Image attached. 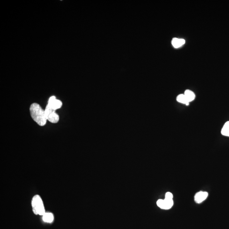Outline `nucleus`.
Returning a JSON list of instances; mask_svg holds the SVG:
<instances>
[{"label":"nucleus","instance_id":"1","mask_svg":"<svg viewBox=\"0 0 229 229\" xmlns=\"http://www.w3.org/2000/svg\"><path fill=\"white\" fill-rule=\"evenodd\" d=\"M30 111L32 119L39 125L44 126L46 125L47 120L46 118L45 112L39 104H31Z\"/></svg>","mask_w":229,"mask_h":229},{"label":"nucleus","instance_id":"2","mask_svg":"<svg viewBox=\"0 0 229 229\" xmlns=\"http://www.w3.org/2000/svg\"><path fill=\"white\" fill-rule=\"evenodd\" d=\"M31 205L33 212L35 214L43 216L45 214V210L43 201L39 196H34L32 200Z\"/></svg>","mask_w":229,"mask_h":229},{"label":"nucleus","instance_id":"3","mask_svg":"<svg viewBox=\"0 0 229 229\" xmlns=\"http://www.w3.org/2000/svg\"><path fill=\"white\" fill-rule=\"evenodd\" d=\"M45 116L47 120L52 123H57L59 120V116L55 112V110L47 105L45 110Z\"/></svg>","mask_w":229,"mask_h":229},{"label":"nucleus","instance_id":"4","mask_svg":"<svg viewBox=\"0 0 229 229\" xmlns=\"http://www.w3.org/2000/svg\"><path fill=\"white\" fill-rule=\"evenodd\" d=\"M157 206L160 208L168 210L170 209L173 205V200L165 199L164 200H159L157 202Z\"/></svg>","mask_w":229,"mask_h":229},{"label":"nucleus","instance_id":"5","mask_svg":"<svg viewBox=\"0 0 229 229\" xmlns=\"http://www.w3.org/2000/svg\"><path fill=\"white\" fill-rule=\"evenodd\" d=\"M62 103L60 100H57L54 96L51 97L48 100V105L51 108L56 110L57 109L60 108L62 106Z\"/></svg>","mask_w":229,"mask_h":229},{"label":"nucleus","instance_id":"6","mask_svg":"<svg viewBox=\"0 0 229 229\" xmlns=\"http://www.w3.org/2000/svg\"><path fill=\"white\" fill-rule=\"evenodd\" d=\"M208 196V193L206 192H199L195 195V201L197 203H201L206 200Z\"/></svg>","mask_w":229,"mask_h":229},{"label":"nucleus","instance_id":"7","mask_svg":"<svg viewBox=\"0 0 229 229\" xmlns=\"http://www.w3.org/2000/svg\"><path fill=\"white\" fill-rule=\"evenodd\" d=\"M171 44L175 48H178L185 44V40L183 39L174 38L172 40Z\"/></svg>","mask_w":229,"mask_h":229},{"label":"nucleus","instance_id":"8","mask_svg":"<svg viewBox=\"0 0 229 229\" xmlns=\"http://www.w3.org/2000/svg\"><path fill=\"white\" fill-rule=\"evenodd\" d=\"M184 94L189 102L194 100L195 98V95L194 92L189 90H186L185 91Z\"/></svg>","mask_w":229,"mask_h":229},{"label":"nucleus","instance_id":"9","mask_svg":"<svg viewBox=\"0 0 229 229\" xmlns=\"http://www.w3.org/2000/svg\"><path fill=\"white\" fill-rule=\"evenodd\" d=\"M177 100L179 102L185 104L186 105H188L189 104V102L187 101V99L184 94H179V95H178L177 96Z\"/></svg>","mask_w":229,"mask_h":229},{"label":"nucleus","instance_id":"10","mask_svg":"<svg viewBox=\"0 0 229 229\" xmlns=\"http://www.w3.org/2000/svg\"><path fill=\"white\" fill-rule=\"evenodd\" d=\"M43 220L46 222L51 223L54 220L53 215L52 213H45L43 215Z\"/></svg>","mask_w":229,"mask_h":229},{"label":"nucleus","instance_id":"11","mask_svg":"<svg viewBox=\"0 0 229 229\" xmlns=\"http://www.w3.org/2000/svg\"><path fill=\"white\" fill-rule=\"evenodd\" d=\"M221 133L222 135L229 137V121L224 124L222 129Z\"/></svg>","mask_w":229,"mask_h":229},{"label":"nucleus","instance_id":"12","mask_svg":"<svg viewBox=\"0 0 229 229\" xmlns=\"http://www.w3.org/2000/svg\"><path fill=\"white\" fill-rule=\"evenodd\" d=\"M173 194H172L171 193L167 192L165 194V199L173 200Z\"/></svg>","mask_w":229,"mask_h":229}]
</instances>
